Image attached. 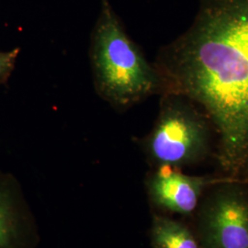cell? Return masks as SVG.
I'll return each instance as SVG.
<instances>
[{"mask_svg":"<svg viewBox=\"0 0 248 248\" xmlns=\"http://www.w3.org/2000/svg\"><path fill=\"white\" fill-rule=\"evenodd\" d=\"M153 64L162 94L183 95L209 117L221 169L248 176V0H199L190 26Z\"/></svg>","mask_w":248,"mask_h":248,"instance_id":"obj_1","label":"cell"},{"mask_svg":"<svg viewBox=\"0 0 248 248\" xmlns=\"http://www.w3.org/2000/svg\"><path fill=\"white\" fill-rule=\"evenodd\" d=\"M90 62L98 96L119 111L163 92L158 72L127 34L109 0H100Z\"/></svg>","mask_w":248,"mask_h":248,"instance_id":"obj_2","label":"cell"},{"mask_svg":"<svg viewBox=\"0 0 248 248\" xmlns=\"http://www.w3.org/2000/svg\"><path fill=\"white\" fill-rule=\"evenodd\" d=\"M213 135V124L194 101L176 93H163L155 123L140 144L154 167L181 169L207 158Z\"/></svg>","mask_w":248,"mask_h":248,"instance_id":"obj_3","label":"cell"},{"mask_svg":"<svg viewBox=\"0 0 248 248\" xmlns=\"http://www.w3.org/2000/svg\"><path fill=\"white\" fill-rule=\"evenodd\" d=\"M202 248H248V190L235 178L219 184L199 216Z\"/></svg>","mask_w":248,"mask_h":248,"instance_id":"obj_4","label":"cell"},{"mask_svg":"<svg viewBox=\"0 0 248 248\" xmlns=\"http://www.w3.org/2000/svg\"><path fill=\"white\" fill-rule=\"evenodd\" d=\"M232 177L213 178L188 176L180 169L158 166L148 175L146 188L151 202L160 209L188 215L195 211L204 189Z\"/></svg>","mask_w":248,"mask_h":248,"instance_id":"obj_5","label":"cell"},{"mask_svg":"<svg viewBox=\"0 0 248 248\" xmlns=\"http://www.w3.org/2000/svg\"><path fill=\"white\" fill-rule=\"evenodd\" d=\"M34 213L17 177L0 169V248H37Z\"/></svg>","mask_w":248,"mask_h":248,"instance_id":"obj_6","label":"cell"},{"mask_svg":"<svg viewBox=\"0 0 248 248\" xmlns=\"http://www.w3.org/2000/svg\"><path fill=\"white\" fill-rule=\"evenodd\" d=\"M150 237L153 248H202L185 224L162 215L154 216Z\"/></svg>","mask_w":248,"mask_h":248,"instance_id":"obj_7","label":"cell"},{"mask_svg":"<svg viewBox=\"0 0 248 248\" xmlns=\"http://www.w3.org/2000/svg\"><path fill=\"white\" fill-rule=\"evenodd\" d=\"M19 48L10 51H0V85L6 84L15 69Z\"/></svg>","mask_w":248,"mask_h":248,"instance_id":"obj_8","label":"cell"}]
</instances>
